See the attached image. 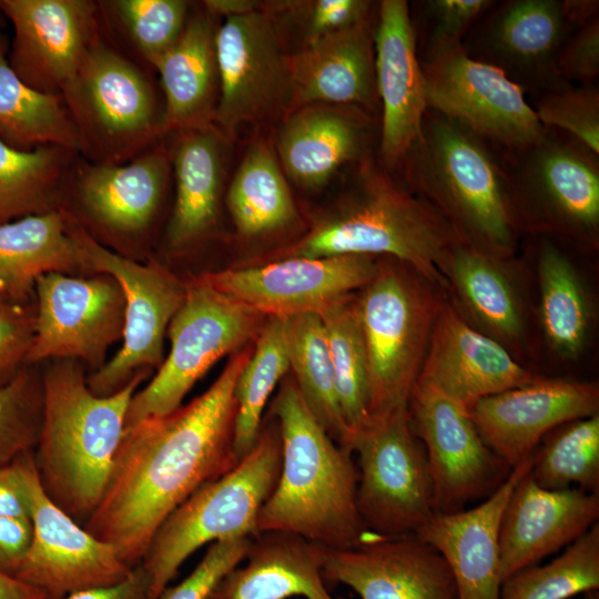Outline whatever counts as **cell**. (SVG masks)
Here are the masks:
<instances>
[{"instance_id":"obj_1","label":"cell","mask_w":599,"mask_h":599,"mask_svg":"<svg viewBox=\"0 0 599 599\" xmlns=\"http://www.w3.org/2000/svg\"><path fill=\"white\" fill-rule=\"evenodd\" d=\"M250 351L235 353L215 382L175 410L125 426L105 490L83 527L131 568L167 516L238 460L235 385Z\"/></svg>"},{"instance_id":"obj_2","label":"cell","mask_w":599,"mask_h":599,"mask_svg":"<svg viewBox=\"0 0 599 599\" xmlns=\"http://www.w3.org/2000/svg\"><path fill=\"white\" fill-rule=\"evenodd\" d=\"M149 372L111 395L98 396L78 361H49L41 368L43 414L33 451L35 470L47 496L81 525L105 490L130 403Z\"/></svg>"},{"instance_id":"obj_3","label":"cell","mask_w":599,"mask_h":599,"mask_svg":"<svg viewBox=\"0 0 599 599\" xmlns=\"http://www.w3.org/2000/svg\"><path fill=\"white\" fill-rule=\"evenodd\" d=\"M271 414L280 428L282 464L258 514V534L285 531L333 549L359 545L372 532L357 510L352 451L319 425L292 376L284 377Z\"/></svg>"},{"instance_id":"obj_4","label":"cell","mask_w":599,"mask_h":599,"mask_svg":"<svg viewBox=\"0 0 599 599\" xmlns=\"http://www.w3.org/2000/svg\"><path fill=\"white\" fill-rule=\"evenodd\" d=\"M458 240L449 224L372 155L355 164L335 204L277 256L365 255L400 261L445 293L439 264Z\"/></svg>"},{"instance_id":"obj_5","label":"cell","mask_w":599,"mask_h":599,"mask_svg":"<svg viewBox=\"0 0 599 599\" xmlns=\"http://www.w3.org/2000/svg\"><path fill=\"white\" fill-rule=\"evenodd\" d=\"M405 183L449 224L459 241L500 258L516 247L504 163L458 123L427 110L400 167Z\"/></svg>"},{"instance_id":"obj_6","label":"cell","mask_w":599,"mask_h":599,"mask_svg":"<svg viewBox=\"0 0 599 599\" xmlns=\"http://www.w3.org/2000/svg\"><path fill=\"white\" fill-rule=\"evenodd\" d=\"M281 464L280 428L271 415L234 468L197 488L161 524L141 561L149 578L146 599H158L205 544L258 534V514L276 486Z\"/></svg>"},{"instance_id":"obj_7","label":"cell","mask_w":599,"mask_h":599,"mask_svg":"<svg viewBox=\"0 0 599 599\" xmlns=\"http://www.w3.org/2000/svg\"><path fill=\"white\" fill-rule=\"evenodd\" d=\"M60 94L78 134L79 154L90 163H126L165 136L164 104L152 71L103 30Z\"/></svg>"},{"instance_id":"obj_8","label":"cell","mask_w":599,"mask_h":599,"mask_svg":"<svg viewBox=\"0 0 599 599\" xmlns=\"http://www.w3.org/2000/svg\"><path fill=\"white\" fill-rule=\"evenodd\" d=\"M441 292L412 266L383 257L357 295L368 362L369 418L408 407L445 301Z\"/></svg>"},{"instance_id":"obj_9","label":"cell","mask_w":599,"mask_h":599,"mask_svg":"<svg viewBox=\"0 0 599 599\" xmlns=\"http://www.w3.org/2000/svg\"><path fill=\"white\" fill-rule=\"evenodd\" d=\"M598 155L572 136L548 128L534 145L506 155L517 229L558 234L586 248L597 247Z\"/></svg>"},{"instance_id":"obj_10","label":"cell","mask_w":599,"mask_h":599,"mask_svg":"<svg viewBox=\"0 0 599 599\" xmlns=\"http://www.w3.org/2000/svg\"><path fill=\"white\" fill-rule=\"evenodd\" d=\"M184 300L170 322V352L129 406L125 426L169 414L223 356L256 337L266 317L225 296L200 276L185 282Z\"/></svg>"},{"instance_id":"obj_11","label":"cell","mask_w":599,"mask_h":599,"mask_svg":"<svg viewBox=\"0 0 599 599\" xmlns=\"http://www.w3.org/2000/svg\"><path fill=\"white\" fill-rule=\"evenodd\" d=\"M68 220L83 272L112 276L124 296L122 346L100 369L87 376L93 394L108 396L123 388L139 373L161 366L164 336L184 300L186 286L158 262L139 263L112 251L69 216Z\"/></svg>"},{"instance_id":"obj_12","label":"cell","mask_w":599,"mask_h":599,"mask_svg":"<svg viewBox=\"0 0 599 599\" xmlns=\"http://www.w3.org/2000/svg\"><path fill=\"white\" fill-rule=\"evenodd\" d=\"M349 448L357 454L356 505L366 529L379 536L416 534L435 514L434 490L408 407L372 416Z\"/></svg>"},{"instance_id":"obj_13","label":"cell","mask_w":599,"mask_h":599,"mask_svg":"<svg viewBox=\"0 0 599 599\" xmlns=\"http://www.w3.org/2000/svg\"><path fill=\"white\" fill-rule=\"evenodd\" d=\"M172 163L164 138L126 163L93 164L75 159L62 211L104 246L124 252L149 241L171 182Z\"/></svg>"},{"instance_id":"obj_14","label":"cell","mask_w":599,"mask_h":599,"mask_svg":"<svg viewBox=\"0 0 599 599\" xmlns=\"http://www.w3.org/2000/svg\"><path fill=\"white\" fill-rule=\"evenodd\" d=\"M428 110L458 123L505 155L521 152L546 132L524 89L463 47L420 61Z\"/></svg>"},{"instance_id":"obj_15","label":"cell","mask_w":599,"mask_h":599,"mask_svg":"<svg viewBox=\"0 0 599 599\" xmlns=\"http://www.w3.org/2000/svg\"><path fill=\"white\" fill-rule=\"evenodd\" d=\"M215 49L219 100L213 125L225 139L244 123L283 119L292 111L288 54L267 12L261 8L225 18L216 30Z\"/></svg>"},{"instance_id":"obj_16","label":"cell","mask_w":599,"mask_h":599,"mask_svg":"<svg viewBox=\"0 0 599 599\" xmlns=\"http://www.w3.org/2000/svg\"><path fill=\"white\" fill-rule=\"evenodd\" d=\"M34 333L27 364L73 359L100 369L122 339L124 296L108 274L89 277L50 272L34 285Z\"/></svg>"},{"instance_id":"obj_17","label":"cell","mask_w":599,"mask_h":599,"mask_svg":"<svg viewBox=\"0 0 599 599\" xmlns=\"http://www.w3.org/2000/svg\"><path fill=\"white\" fill-rule=\"evenodd\" d=\"M408 414L426 453L435 512L464 510L506 480L512 468L484 443L468 410L432 388L415 385Z\"/></svg>"},{"instance_id":"obj_18","label":"cell","mask_w":599,"mask_h":599,"mask_svg":"<svg viewBox=\"0 0 599 599\" xmlns=\"http://www.w3.org/2000/svg\"><path fill=\"white\" fill-rule=\"evenodd\" d=\"M21 460L30 496L32 538L14 577L52 599L124 580L133 568L111 545L91 535L47 496L39 481L33 451Z\"/></svg>"},{"instance_id":"obj_19","label":"cell","mask_w":599,"mask_h":599,"mask_svg":"<svg viewBox=\"0 0 599 599\" xmlns=\"http://www.w3.org/2000/svg\"><path fill=\"white\" fill-rule=\"evenodd\" d=\"M373 256L283 257L200 277L225 296L265 317L319 313L334 301L362 290L375 276Z\"/></svg>"},{"instance_id":"obj_20","label":"cell","mask_w":599,"mask_h":599,"mask_svg":"<svg viewBox=\"0 0 599 599\" xmlns=\"http://www.w3.org/2000/svg\"><path fill=\"white\" fill-rule=\"evenodd\" d=\"M13 28L8 61L32 89L60 94L102 33L98 1L0 0Z\"/></svg>"},{"instance_id":"obj_21","label":"cell","mask_w":599,"mask_h":599,"mask_svg":"<svg viewBox=\"0 0 599 599\" xmlns=\"http://www.w3.org/2000/svg\"><path fill=\"white\" fill-rule=\"evenodd\" d=\"M323 576L326 583H343L361 599H457L447 561L416 534L372 532L354 547H324Z\"/></svg>"},{"instance_id":"obj_22","label":"cell","mask_w":599,"mask_h":599,"mask_svg":"<svg viewBox=\"0 0 599 599\" xmlns=\"http://www.w3.org/2000/svg\"><path fill=\"white\" fill-rule=\"evenodd\" d=\"M598 412L596 382L540 377L485 397L468 410L484 443L510 468L554 428Z\"/></svg>"},{"instance_id":"obj_23","label":"cell","mask_w":599,"mask_h":599,"mask_svg":"<svg viewBox=\"0 0 599 599\" xmlns=\"http://www.w3.org/2000/svg\"><path fill=\"white\" fill-rule=\"evenodd\" d=\"M375 27L376 88L382 111L379 162L400 167L428 110L417 37L405 0H383Z\"/></svg>"},{"instance_id":"obj_24","label":"cell","mask_w":599,"mask_h":599,"mask_svg":"<svg viewBox=\"0 0 599 599\" xmlns=\"http://www.w3.org/2000/svg\"><path fill=\"white\" fill-rule=\"evenodd\" d=\"M537 378L500 343L461 318L444 301L415 385L469 410L478 400Z\"/></svg>"},{"instance_id":"obj_25","label":"cell","mask_w":599,"mask_h":599,"mask_svg":"<svg viewBox=\"0 0 599 599\" xmlns=\"http://www.w3.org/2000/svg\"><path fill=\"white\" fill-rule=\"evenodd\" d=\"M481 22L471 58L500 69L521 89L544 93L569 85L556 69L559 49L573 29L560 0L505 1Z\"/></svg>"},{"instance_id":"obj_26","label":"cell","mask_w":599,"mask_h":599,"mask_svg":"<svg viewBox=\"0 0 599 599\" xmlns=\"http://www.w3.org/2000/svg\"><path fill=\"white\" fill-rule=\"evenodd\" d=\"M599 518V494L540 487L529 471L517 483L499 525L501 582L567 547Z\"/></svg>"},{"instance_id":"obj_27","label":"cell","mask_w":599,"mask_h":599,"mask_svg":"<svg viewBox=\"0 0 599 599\" xmlns=\"http://www.w3.org/2000/svg\"><path fill=\"white\" fill-rule=\"evenodd\" d=\"M374 118L351 105L309 104L282 119L276 156L284 174L304 189H318L345 165L370 155Z\"/></svg>"},{"instance_id":"obj_28","label":"cell","mask_w":599,"mask_h":599,"mask_svg":"<svg viewBox=\"0 0 599 599\" xmlns=\"http://www.w3.org/2000/svg\"><path fill=\"white\" fill-rule=\"evenodd\" d=\"M530 467L531 455L512 467L499 488L478 505L435 512L416 532L447 561L457 599H500V519L512 489Z\"/></svg>"},{"instance_id":"obj_29","label":"cell","mask_w":599,"mask_h":599,"mask_svg":"<svg viewBox=\"0 0 599 599\" xmlns=\"http://www.w3.org/2000/svg\"><path fill=\"white\" fill-rule=\"evenodd\" d=\"M292 111L309 104L379 106L372 19L326 34L288 54ZM291 111V112H292Z\"/></svg>"},{"instance_id":"obj_30","label":"cell","mask_w":599,"mask_h":599,"mask_svg":"<svg viewBox=\"0 0 599 599\" xmlns=\"http://www.w3.org/2000/svg\"><path fill=\"white\" fill-rule=\"evenodd\" d=\"M500 258L457 241L444 255L439 273L448 303L470 326L512 351L524 347L527 322L514 276Z\"/></svg>"},{"instance_id":"obj_31","label":"cell","mask_w":599,"mask_h":599,"mask_svg":"<svg viewBox=\"0 0 599 599\" xmlns=\"http://www.w3.org/2000/svg\"><path fill=\"white\" fill-rule=\"evenodd\" d=\"M169 135L175 197L164 244L171 252H181L205 240L215 229L226 139L213 124Z\"/></svg>"},{"instance_id":"obj_32","label":"cell","mask_w":599,"mask_h":599,"mask_svg":"<svg viewBox=\"0 0 599 599\" xmlns=\"http://www.w3.org/2000/svg\"><path fill=\"white\" fill-rule=\"evenodd\" d=\"M324 547L285 531L253 539L243 567H235L206 599H347L334 597L323 576Z\"/></svg>"},{"instance_id":"obj_33","label":"cell","mask_w":599,"mask_h":599,"mask_svg":"<svg viewBox=\"0 0 599 599\" xmlns=\"http://www.w3.org/2000/svg\"><path fill=\"white\" fill-rule=\"evenodd\" d=\"M215 16L201 3L154 67L164 104V132L213 124L219 100Z\"/></svg>"},{"instance_id":"obj_34","label":"cell","mask_w":599,"mask_h":599,"mask_svg":"<svg viewBox=\"0 0 599 599\" xmlns=\"http://www.w3.org/2000/svg\"><path fill=\"white\" fill-rule=\"evenodd\" d=\"M83 272L64 211L29 215L0 224V295L34 302L38 277Z\"/></svg>"},{"instance_id":"obj_35","label":"cell","mask_w":599,"mask_h":599,"mask_svg":"<svg viewBox=\"0 0 599 599\" xmlns=\"http://www.w3.org/2000/svg\"><path fill=\"white\" fill-rule=\"evenodd\" d=\"M539 319L550 349L562 359H576L585 351L592 324V305L577 267L550 241L537 255Z\"/></svg>"},{"instance_id":"obj_36","label":"cell","mask_w":599,"mask_h":599,"mask_svg":"<svg viewBox=\"0 0 599 599\" xmlns=\"http://www.w3.org/2000/svg\"><path fill=\"white\" fill-rule=\"evenodd\" d=\"M10 39L0 32V141L29 151L60 145L79 153V139L61 94L37 91L26 84L8 61Z\"/></svg>"},{"instance_id":"obj_37","label":"cell","mask_w":599,"mask_h":599,"mask_svg":"<svg viewBox=\"0 0 599 599\" xmlns=\"http://www.w3.org/2000/svg\"><path fill=\"white\" fill-rule=\"evenodd\" d=\"M237 233L246 238L281 231L296 219V207L276 153L264 140L246 150L226 194Z\"/></svg>"},{"instance_id":"obj_38","label":"cell","mask_w":599,"mask_h":599,"mask_svg":"<svg viewBox=\"0 0 599 599\" xmlns=\"http://www.w3.org/2000/svg\"><path fill=\"white\" fill-rule=\"evenodd\" d=\"M78 155L60 145L22 151L0 141V224L61 210Z\"/></svg>"},{"instance_id":"obj_39","label":"cell","mask_w":599,"mask_h":599,"mask_svg":"<svg viewBox=\"0 0 599 599\" xmlns=\"http://www.w3.org/2000/svg\"><path fill=\"white\" fill-rule=\"evenodd\" d=\"M285 335L290 369L304 402L325 432L338 445L349 449L351 434L341 413L327 336L319 314L285 317Z\"/></svg>"},{"instance_id":"obj_40","label":"cell","mask_w":599,"mask_h":599,"mask_svg":"<svg viewBox=\"0 0 599 599\" xmlns=\"http://www.w3.org/2000/svg\"><path fill=\"white\" fill-rule=\"evenodd\" d=\"M98 6L104 34L152 72L181 35L192 8L184 0H100Z\"/></svg>"},{"instance_id":"obj_41","label":"cell","mask_w":599,"mask_h":599,"mask_svg":"<svg viewBox=\"0 0 599 599\" xmlns=\"http://www.w3.org/2000/svg\"><path fill=\"white\" fill-rule=\"evenodd\" d=\"M318 314L327 336L341 413L352 443L354 435L369 420L368 362L357 296L345 295Z\"/></svg>"},{"instance_id":"obj_42","label":"cell","mask_w":599,"mask_h":599,"mask_svg":"<svg viewBox=\"0 0 599 599\" xmlns=\"http://www.w3.org/2000/svg\"><path fill=\"white\" fill-rule=\"evenodd\" d=\"M288 369L285 317L268 316L235 385L233 446L238 461L254 447L267 400Z\"/></svg>"},{"instance_id":"obj_43","label":"cell","mask_w":599,"mask_h":599,"mask_svg":"<svg viewBox=\"0 0 599 599\" xmlns=\"http://www.w3.org/2000/svg\"><path fill=\"white\" fill-rule=\"evenodd\" d=\"M529 474L547 489L599 494V414L550 430L531 453Z\"/></svg>"},{"instance_id":"obj_44","label":"cell","mask_w":599,"mask_h":599,"mask_svg":"<svg viewBox=\"0 0 599 599\" xmlns=\"http://www.w3.org/2000/svg\"><path fill=\"white\" fill-rule=\"evenodd\" d=\"M599 588V524L551 561L529 566L501 582L500 599H569Z\"/></svg>"},{"instance_id":"obj_45","label":"cell","mask_w":599,"mask_h":599,"mask_svg":"<svg viewBox=\"0 0 599 599\" xmlns=\"http://www.w3.org/2000/svg\"><path fill=\"white\" fill-rule=\"evenodd\" d=\"M43 414L40 365L27 364L0 386V467L34 451Z\"/></svg>"},{"instance_id":"obj_46","label":"cell","mask_w":599,"mask_h":599,"mask_svg":"<svg viewBox=\"0 0 599 599\" xmlns=\"http://www.w3.org/2000/svg\"><path fill=\"white\" fill-rule=\"evenodd\" d=\"M535 113L548 129L559 130L599 154V90L595 84H571L544 92Z\"/></svg>"},{"instance_id":"obj_47","label":"cell","mask_w":599,"mask_h":599,"mask_svg":"<svg viewBox=\"0 0 599 599\" xmlns=\"http://www.w3.org/2000/svg\"><path fill=\"white\" fill-rule=\"evenodd\" d=\"M372 2L366 0H287L263 2L262 9L272 17H284L295 24L305 47L335 31L363 22L372 16ZM301 47V48H302Z\"/></svg>"},{"instance_id":"obj_48","label":"cell","mask_w":599,"mask_h":599,"mask_svg":"<svg viewBox=\"0 0 599 599\" xmlns=\"http://www.w3.org/2000/svg\"><path fill=\"white\" fill-rule=\"evenodd\" d=\"M423 58L463 47L470 28L494 6L490 0H428L423 2Z\"/></svg>"},{"instance_id":"obj_49","label":"cell","mask_w":599,"mask_h":599,"mask_svg":"<svg viewBox=\"0 0 599 599\" xmlns=\"http://www.w3.org/2000/svg\"><path fill=\"white\" fill-rule=\"evenodd\" d=\"M254 537L217 540L202 560L175 586H167L158 599H206L219 582L246 557Z\"/></svg>"},{"instance_id":"obj_50","label":"cell","mask_w":599,"mask_h":599,"mask_svg":"<svg viewBox=\"0 0 599 599\" xmlns=\"http://www.w3.org/2000/svg\"><path fill=\"white\" fill-rule=\"evenodd\" d=\"M34 319V302L21 303L0 295V386L27 365Z\"/></svg>"},{"instance_id":"obj_51","label":"cell","mask_w":599,"mask_h":599,"mask_svg":"<svg viewBox=\"0 0 599 599\" xmlns=\"http://www.w3.org/2000/svg\"><path fill=\"white\" fill-rule=\"evenodd\" d=\"M559 78L569 84H593L599 75V19L571 32L561 44L556 59Z\"/></svg>"},{"instance_id":"obj_52","label":"cell","mask_w":599,"mask_h":599,"mask_svg":"<svg viewBox=\"0 0 599 599\" xmlns=\"http://www.w3.org/2000/svg\"><path fill=\"white\" fill-rule=\"evenodd\" d=\"M32 538L30 518L0 516V572L16 576Z\"/></svg>"},{"instance_id":"obj_53","label":"cell","mask_w":599,"mask_h":599,"mask_svg":"<svg viewBox=\"0 0 599 599\" xmlns=\"http://www.w3.org/2000/svg\"><path fill=\"white\" fill-rule=\"evenodd\" d=\"M22 457L0 467V516L30 518V496L22 469Z\"/></svg>"},{"instance_id":"obj_54","label":"cell","mask_w":599,"mask_h":599,"mask_svg":"<svg viewBox=\"0 0 599 599\" xmlns=\"http://www.w3.org/2000/svg\"><path fill=\"white\" fill-rule=\"evenodd\" d=\"M148 592L149 578L140 564L115 585L78 590L62 599H146Z\"/></svg>"},{"instance_id":"obj_55","label":"cell","mask_w":599,"mask_h":599,"mask_svg":"<svg viewBox=\"0 0 599 599\" xmlns=\"http://www.w3.org/2000/svg\"><path fill=\"white\" fill-rule=\"evenodd\" d=\"M0 599H52L43 590L0 572Z\"/></svg>"},{"instance_id":"obj_56","label":"cell","mask_w":599,"mask_h":599,"mask_svg":"<svg viewBox=\"0 0 599 599\" xmlns=\"http://www.w3.org/2000/svg\"><path fill=\"white\" fill-rule=\"evenodd\" d=\"M564 14L573 28H580L598 18L599 2L596 0H564Z\"/></svg>"},{"instance_id":"obj_57","label":"cell","mask_w":599,"mask_h":599,"mask_svg":"<svg viewBox=\"0 0 599 599\" xmlns=\"http://www.w3.org/2000/svg\"><path fill=\"white\" fill-rule=\"evenodd\" d=\"M202 4L215 17L230 18L260 10L263 2L254 0H205Z\"/></svg>"},{"instance_id":"obj_58","label":"cell","mask_w":599,"mask_h":599,"mask_svg":"<svg viewBox=\"0 0 599 599\" xmlns=\"http://www.w3.org/2000/svg\"><path fill=\"white\" fill-rule=\"evenodd\" d=\"M585 599H598V590L585 592Z\"/></svg>"},{"instance_id":"obj_59","label":"cell","mask_w":599,"mask_h":599,"mask_svg":"<svg viewBox=\"0 0 599 599\" xmlns=\"http://www.w3.org/2000/svg\"><path fill=\"white\" fill-rule=\"evenodd\" d=\"M4 20H6V18H4L3 13H2L1 10H0V32H1V29H2V27H3Z\"/></svg>"}]
</instances>
